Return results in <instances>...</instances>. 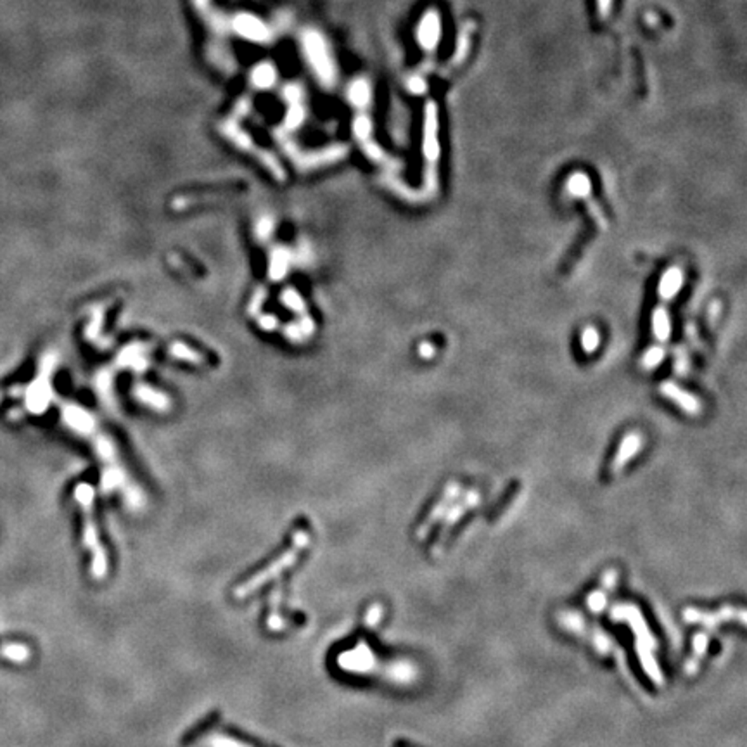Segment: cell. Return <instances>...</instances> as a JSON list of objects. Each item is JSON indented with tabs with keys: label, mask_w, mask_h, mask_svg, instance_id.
Listing matches in <instances>:
<instances>
[{
	"label": "cell",
	"mask_w": 747,
	"mask_h": 747,
	"mask_svg": "<svg viewBox=\"0 0 747 747\" xmlns=\"http://www.w3.org/2000/svg\"><path fill=\"white\" fill-rule=\"evenodd\" d=\"M419 355L424 356V359H431V356L434 355V348L431 343H422L419 348Z\"/></svg>",
	"instance_id": "d6986e66"
},
{
	"label": "cell",
	"mask_w": 747,
	"mask_h": 747,
	"mask_svg": "<svg viewBox=\"0 0 747 747\" xmlns=\"http://www.w3.org/2000/svg\"><path fill=\"white\" fill-rule=\"evenodd\" d=\"M642 445H643V438L640 436L639 433L626 434V436L621 440V443H619L618 452H616L614 459H612V462H611V467H609L611 473H618L621 467H625L626 463L633 459V455L640 452Z\"/></svg>",
	"instance_id": "52a82bcc"
},
{
	"label": "cell",
	"mask_w": 747,
	"mask_h": 747,
	"mask_svg": "<svg viewBox=\"0 0 747 747\" xmlns=\"http://www.w3.org/2000/svg\"><path fill=\"white\" fill-rule=\"evenodd\" d=\"M659 393L663 396H666L668 400H671L675 405H678L683 412L690 413V416H697L700 412V403L699 400L693 395H690L689 391L680 388L678 384L671 381H664L659 384Z\"/></svg>",
	"instance_id": "8992f818"
},
{
	"label": "cell",
	"mask_w": 747,
	"mask_h": 747,
	"mask_svg": "<svg viewBox=\"0 0 747 747\" xmlns=\"http://www.w3.org/2000/svg\"><path fill=\"white\" fill-rule=\"evenodd\" d=\"M566 189L569 190V194H571L573 197H578V199L585 201L589 199L590 192H592V183H590V179L585 173L576 172L568 179Z\"/></svg>",
	"instance_id": "8fae6325"
},
{
	"label": "cell",
	"mask_w": 747,
	"mask_h": 747,
	"mask_svg": "<svg viewBox=\"0 0 747 747\" xmlns=\"http://www.w3.org/2000/svg\"><path fill=\"white\" fill-rule=\"evenodd\" d=\"M441 17L436 9H429L417 26V40L426 52H434L440 45Z\"/></svg>",
	"instance_id": "277c9868"
},
{
	"label": "cell",
	"mask_w": 747,
	"mask_h": 747,
	"mask_svg": "<svg viewBox=\"0 0 747 747\" xmlns=\"http://www.w3.org/2000/svg\"><path fill=\"white\" fill-rule=\"evenodd\" d=\"M0 654L10 661L23 663V661H26L28 657H30V649L21 646V643H7V646H3L2 649H0Z\"/></svg>",
	"instance_id": "7c38bea8"
},
{
	"label": "cell",
	"mask_w": 747,
	"mask_h": 747,
	"mask_svg": "<svg viewBox=\"0 0 747 747\" xmlns=\"http://www.w3.org/2000/svg\"><path fill=\"white\" fill-rule=\"evenodd\" d=\"M683 284V272L680 267H670L661 277L659 286H657V295L661 301H671L678 295L680 288Z\"/></svg>",
	"instance_id": "ba28073f"
},
{
	"label": "cell",
	"mask_w": 747,
	"mask_h": 747,
	"mask_svg": "<svg viewBox=\"0 0 747 747\" xmlns=\"http://www.w3.org/2000/svg\"><path fill=\"white\" fill-rule=\"evenodd\" d=\"M350 99H352L356 106H366L370 99L369 83H367V81H355V85L350 88Z\"/></svg>",
	"instance_id": "5bb4252c"
},
{
	"label": "cell",
	"mask_w": 747,
	"mask_h": 747,
	"mask_svg": "<svg viewBox=\"0 0 747 747\" xmlns=\"http://www.w3.org/2000/svg\"><path fill=\"white\" fill-rule=\"evenodd\" d=\"M612 2H614V0H597V9L602 19H607L609 17V14H611L612 10Z\"/></svg>",
	"instance_id": "ac0fdd59"
},
{
	"label": "cell",
	"mask_w": 747,
	"mask_h": 747,
	"mask_svg": "<svg viewBox=\"0 0 747 747\" xmlns=\"http://www.w3.org/2000/svg\"><path fill=\"white\" fill-rule=\"evenodd\" d=\"M664 360V348L661 345H654L643 353L642 356V367L646 370H652L659 366Z\"/></svg>",
	"instance_id": "4fadbf2b"
},
{
	"label": "cell",
	"mask_w": 747,
	"mask_h": 747,
	"mask_svg": "<svg viewBox=\"0 0 747 747\" xmlns=\"http://www.w3.org/2000/svg\"><path fill=\"white\" fill-rule=\"evenodd\" d=\"M598 343H600V336L598 331L592 325L583 329L582 332V348L585 353H593L598 348Z\"/></svg>",
	"instance_id": "9a60e30c"
},
{
	"label": "cell",
	"mask_w": 747,
	"mask_h": 747,
	"mask_svg": "<svg viewBox=\"0 0 747 747\" xmlns=\"http://www.w3.org/2000/svg\"><path fill=\"white\" fill-rule=\"evenodd\" d=\"M196 742L201 747H254L240 741L239 737H233V735H229L224 730L208 727V725L196 730Z\"/></svg>",
	"instance_id": "5b68a950"
},
{
	"label": "cell",
	"mask_w": 747,
	"mask_h": 747,
	"mask_svg": "<svg viewBox=\"0 0 747 747\" xmlns=\"http://www.w3.org/2000/svg\"><path fill=\"white\" fill-rule=\"evenodd\" d=\"M409 88L412 92H416V94H424V92H426V81L420 76H412L409 80Z\"/></svg>",
	"instance_id": "e0dca14e"
},
{
	"label": "cell",
	"mask_w": 747,
	"mask_h": 747,
	"mask_svg": "<svg viewBox=\"0 0 747 747\" xmlns=\"http://www.w3.org/2000/svg\"><path fill=\"white\" fill-rule=\"evenodd\" d=\"M355 130H356V136H359L360 139H363V140L369 139V136H370V122L367 118L356 120Z\"/></svg>",
	"instance_id": "2e32d148"
},
{
	"label": "cell",
	"mask_w": 747,
	"mask_h": 747,
	"mask_svg": "<svg viewBox=\"0 0 747 747\" xmlns=\"http://www.w3.org/2000/svg\"><path fill=\"white\" fill-rule=\"evenodd\" d=\"M308 543H310V531L303 526L296 527V530L293 531V538H291L289 547L286 548L282 554H279L277 557L272 559V561L268 562L263 569L253 573L249 578L244 580L243 583H239V585L233 589V597L236 598L249 597L251 593L256 592V590L260 589V586H263L265 583H268L270 580L281 576L286 569H289L296 561H298L299 552L304 550V548L308 547Z\"/></svg>",
	"instance_id": "6da1fadb"
},
{
	"label": "cell",
	"mask_w": 747,
	"mask_h": 747,
	"mask_svg": "<svg viewBox=\"0 0 747 747\" xmlns=\"http://www.w3.org/2000/svg\"><path fill=\"white\" fill-rule=\"evenodd\" d=\"M652 334L661 345H664L671 336V318L663 304L656 306L652 311Z\"/></svg>",
	"instance_id": "9c48e42d"
},
{
	"label": "cell",
	"mask_w": 747,
	"mask_h": 747,
	"mask_svg": "<svg viewBox=\"0 0 747 747\" xmlns=\"http://www.w3.org/2000/svg\"><path fill=\"white\" fill-rule=\"evenodd\" d=\"M473 28H474V24H473V23H466V24H463V26H462V30H460L459 37H457L455 54H453L452 63H450V66H459V65H462V63L466 61L467 56H469V51H470V35H473Z\"/></svg>",
	"instance_id": "30bf717a"
},
{
	"label": "cell",
	"mask_w": 747,
	"mask_h": 747,
	"mask_svg": "<svg viewBox=\"0 0 747 747\" xmlns=\"http://www.w3.org/2000/svg\"><path fill=\"white\" fill-rule=\"evenodd\" d=\"M94 488L88 483L78 484L75 490V498L81 509L83 518V545L92 555V576L95 580H102L108 575V554L101 541L97 523L94 518Z\"/></svg>",
	"instance_id": "7a4b0ae2"
},
{
	"label": "cell",
	"mask_w": 747,
	"mask_h": 747,
	"mask_svg": "<svg viewBox=\"0 0 747 747\" xmlns=\"http://www.w3.org/2000/svg\"><path fill=\"white\" fill-rule=\"evenodd\" d=\"M438 106L434 101L426 102L424 108V132H422V152L426 170H424V186L426 192L433 196L438 190V161H440V125H438Z\"/></svg>",
	"instance_id": "3957f363"
}]
</instances>
